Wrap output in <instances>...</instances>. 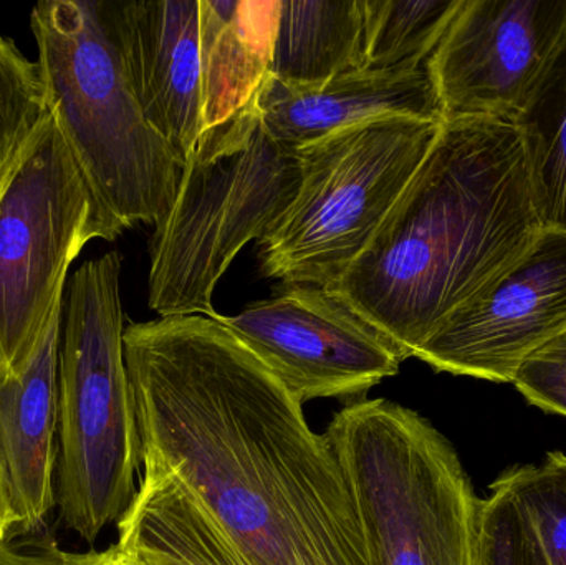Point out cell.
Masks as SVG:
<instances>
[{"label":"cell","instance_id":"6da1fadb","mask_svg":"<svg viewBox=\"0 0 566 565\" xmlns=\"http://www.w3.org/2000/svg\"><path fill=\"white\" fill-rule=\"evenodd\" d=\"M216 315L125 328L143 463L175 471L254 565H368L329 438Z\"/></svg>","mask_w":566,"mask_h":565},{"label":"cell","instance_id":"7a4b0ae2","mask_svg":"<svg viewBox=\"0 0 566 565\" xmlns=\"http://www.w3.org/2000/svg\"><path fill=\"white\" fill-rule=\"evenodd\" d=\"M544 231L517 122L452 119L328 291L411 358Z\"/></svg>","mask_w":566,"mask_h":565},{"label":"cell","instance_id":"3957f363","mask_svg":"<svg viewBox=\"0 0 566 565\" xmlns=\"http://www.w3.org/2000/svg\"><path fill=\"white\" fill-rule=\"evenodd\" d=\"M50 112L93 192L125 229L171 209L185 161L149 125L102 0H46L30 13Z\"/></svg>","mask_w":566,"mask_h":565},{"label":"cell","instance_id":"277c9868","mask_svg":"<svg viewBox=\"0 0 566 565\" xmlns=\"http://www.w3.org/2000/svg\"><path fill=\"white\" fill-rule=\"evenodd\" d=\"M123 255L85 262L66 282L59 358V494L63 523L86 543L125 516L143 464L125 358Z\"/></svg>","mask_w":566,"mask_h":565},{"label":"cell","instance_id":"5b68a950","mask_svg":"<svg viewBox=\"0 0 566 565\" xmlns=\"http://www.w3.org/2000/svg\"><path fill=\"white\" fill-rule=\"evenodd\" d=\"M300 181L298 151L269 135L258 102L205 129L186 158L171 209L155 224L151 311L214 317L216 285L245 244L277 226Z\"/></svg>","mask_w":566,"mask_h":565},{"label":"cell","instance_id":"8992f818","mask_svg":"<svg viewBox=\"0 0 566 565\" xmlns=\"http://www.w3.org/2000/svg\"><path fill=\"white\" fill-rule=\"evenodd\" d=\"M368 565H475L482 500L444 435L395 401L361 400L326 428Z\"/></svg>","mask_w":566,"mask_h":565},{"label":"cell","instance_id":"52a82bcc","mask_svg":"<svg viewBox=\"0 0 566 565\" xmlns=\"http://www.w3.org/2000/svg\"><path fill=\"white\" fill-rule=\"evenodd\" d=\"M442 123L373 119L300 148L298 192L259 241L262 274L283 285L335 284L424 161Z\"/></svg>","mask_w":566,"mask_h":565},{"label":"cell","instance_id":"ba28073f","mask_svg":"<svg viewBox=\"0 0 566 565\" xmlns=\"http://www.w3.org/2000/svg\"><path fill=\"white\" fill-rule=\"evenodd\" d=\"M125 228L99 202L53 113L0 185V354L32 352L66 291V272L93 239Z\"/></svg>","mask_w":566,"mask_h":565},{"label":"cell","instance_id":"9c48e42d","mask_svg":"<svg viewBox=\"0 0 566 565\" xmlns=\"http://www.w3.org/2000/svg\"><path fill=\"white\" fill-rule=\"evenodd\" d=\"M566 46V0H461L429 72L442 122L517 119Z\"/></svg>","mask_w":566,"mask_h":565},{"label":"cell","instance_id":"30bf717a","mask_svg":"<svg viewBox=\"0 0 566 565\" xmlns=\"http://www.w3.org/2000/svg\"><path fill=\"white\" fill-rule=\"evenodd\" d=\"M300 405L366 394L408 358L328 289L283 285L238 315H216Z\"/></svg>","mask_w":566,"mask_h":565},{"label":"cell","instance_id":"8fae6325","mask_svg":"<svg viewBox=\"0 0 566 565\" xmlns=\"http://www.w3.org/2000/svg\"><path fill=\"white\" fill-rule=\"evenodd\" d=\"M566 328V232L545 229L531 251L455 308L415 357L434 370L512 384L521 365Z\"/></svg>","mask_w":566,"mask_h":565},{"label":"cell","instance_id":"7c38bea8","mask_svg":"<svg viewBox=\"0 0 566 565\" xmlns=\"http://www.w3.org/2000/svg\"><path fill=\"white\" fill-rule=\"evenodd\" d=\"M108 12L143 115L186 163L205 129L201 3L108 2Z\"/></svg>","mask_w":566,"mask_h":565},{"label":"cell","instance_id":"4fadbf2b","mask_svg":"<svg viewBox=\"0 0 566 565\" xmlns=\"http://www.w3.org/2000/svg\"><path fill=\"white\" fill-rule=\"evenodd\" d=\"M63 302L56 305L32 352L0 375V468L19 533L39 530L56 504L53 477L59 460Z\"/></svg>","mask_w":566,"mask_h":565},{"label":"cell","instance_id":"5bb4252c","mask_svg":"<svg viewBox=\"0 0 566 565\" xmlns=\"http://www.w3.org/2000/svg\"><path fill=\"white\" fill-rule=\"evenodd\" d=\"M258 108L272 138L298 151L339 129L381 118L442 122L429 65L339 73L313 88L265 80Z\"/></svg>","mask_w":566,"mask_h":565},{"label":"cell","instance_id":"9a60e30c","mask_svg":"<svg viewBox=\"0 0 566 565\" xmlns=\"http://www.w3.org/2000/svg\"><path fill=\"white\" fill-rule=\"evenodd\" d=\"M118 544L143 565H254L172 470L143 463L142 483L118 521Z\"/></svg>","mask_w":566,"mask_h":565},{"label":"cell","instance_id":"2e32d148","mask_svg":"<svg viewBox=\"0 0 566 565\" xmlns=\"http://www.w3.org/2000/svg\"><path fill=\"white\" fill-rule=\"evenodd\" d=\"M199 3L202 105L209 129L258 102L271 75L281 0Z\"/></svg>","mask_w":566,"mask_h":565},{"label":"cell","instance_id":"e0dca14e","mask_svg":"<svg viewBox=\"0 0 566 565\" xmlns=\"http://www.w3.org/2000/svg\"><path fill=\"white\" fill-rule=\"evenodd\" d=\"M358 69L363 0H281L272 79L313 88Z\"/></svg>","mask_w":566,"mask_h":565},{"label":"cell","instance_id":"ac0fdd59","mask_svg":"<svg viewBox=\"0 0 566 565\" xmlns=\"http://www.w3.org/2000/svg\"><path fill=\"white\" fill-rule=\"evenodd\" d=\"M515 122L542 224L566 232V46Z\"/></svg>","mask_w":566,"mask_h":565},{"label":"cell","instance_id":"d6986e66","mask_svg":"<svg viewBox=\"0 0 566 565\" xmlns=\"http://www.w3.org/2000/svg\"><path fill=\"white\" fill-rule=\"evenodd\" d=\"M461 0H363V69L429 65Z\"/></svg>","mask_w":566,"mask_h":565},{"label":"cell","instance_id":"ffe728a7","mask_svg":"<svg viewBox=\"0 0 566 565\" xmlns=\"http://www.w3.org/2000/svg\"><path fill=\"white\" fill-rule=\"evenodd\" d=\"M50 113L40 63L0 32V185Z\"/></svg>","mask_w":566,"mask_h":565},{"label":"cell","instance_id":"44dd1931","mask_svg":"<svg viewBox=\"0 0 566 565\" xmlns=\"http://www.w3.org/2000/svg\"><path fill=\"white\" fill-rule=\"evenodd\" d=\"M475 565H552L534 523L502 477L481 503Z\"/></svg>","mask_w":566,"mask_h":565},{"label":"cell","instance_id":"7402d4cb","mask_svg":"<svg viewBox=\"0 0 566 565\" xmlns=\"http://www.w3.org/2000/svg\"><path fill=\"white\" fill-rule=\"evenodd\" d=\"M541 537L552 565H566V454L502 474Z\"/></svg>","mask_w":566,"mask_h":565},{"label":"cell","instance_id":"603a6c76","mask_svg":"<svg viewBox=\"0 0 566 565\" xmlns=\"http://www.w3.org/2000/svg\"><path fill=\"white\" fill-rule=\"evenodd\" d=\"M512 384L535 407L566 417V328L521 365Z\"/></svg>","mask_w":566,"mask_h":565},{"label":"cell","instance_id":"cb8c5ba5","mask_svg":"<svg viewBox=\"0 0 566 565\" xmlns=\"http://www.w3.org/2000/svg\"><path fill=\"white\" fill-rule=\"evenodd\" d=\"M62 550L55 543H46L39 550L17 546L10 537L0 540V565H62Z\"/></svg>","mask_w":566,"mask_h":565},{"label":"cell","instance_id":"d4e9b609","mask_svg":"<svg viewBox=\"0 0 566 565\" xmlns=\"http://www.w3.org/2000/svg\"><path fill=\"white\" fill-rule=\"evenodd\" d=\"M62 565H143L126 554L118 544H113L105 551H88V553H66L62 551Z\"/></svg>","mask_w":566,"mask_h":565},{"label":"cell","instance_id":"484cf974","mask_svg":"<svg viewBox=\"0 0 566 565\" xmlns=\"http://www.w3.org/2000/svg\"><path fill=\"white\" fill-rule=\"evenodd\" d=\"M17 524H19V520L13 513L6 478H3L2 468H0V540L10 536V533L17 530Z\"/></svg>","mask_w":566,"mask_h":565},{"label":"cell","instance_id":"4316f807","mask_svg":"<svg viewBox=\"0 0 566 565\" xmlns=\"http://www.w3.org/2000/svg\"><path fill=\"white\" fill-rule=\"evenodd\" d=\"M7 370V365H6V362H3V357H2V354H0V375L3 374V372Z\"/></svg>","mask_w":566,"mask_h":565}]
</instances>
